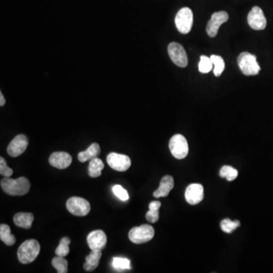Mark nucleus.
<instances>
[{"mask_svg": "<svg viewBox=\"0 0 273 273\" xmlns=\"http://www.w3.org/2000/svg\"><path fill=\"white\" fill-rule=\"evenodd\" d=\"M1 187L5 193L11 196H23L28 193L30 184L24 177L17 179L5 178L1 180Z\"/></svg>", "mask_w": 273, "mask_h": 273, "instance_id": "1", "label": "nucleus"}, {"mask_svg": "<svg viewBox=\"0 0 273 273\" xmlns=\"http://www.w3.org/2000/svg\"><path fill=\"white\" fill-rule=\"evenodd\" d=\"M40 245L37 240H27L21 244L18 250V258L22 264H29L34 262L38 257Z\"/></svg>", "mask_w": 273, "mask_h": 273, "instance_id": "2", "label": "nucleus"}, {"mask_svg": "<svg viewBox=\"0 0 273 273\" xmlns=\"http://www.w3.org/2000/svg\"><path fill=\"white\" fill-rule=\"evenodd\" d=\"M238 65L242 73L247 76L257 75L261 72V67L257 63L256 56L247 52L239 55Z\"/></svg>", "mask_w": 273, "mask_h": 273, "instance_id": "3", "label": "nucleus"}, {"mask_svg": "<svg viewBox=\"0 0 273 273\" xmlns=\"http://www.w3.org/2000/svg\"><path fill=\"white\" fill-rule=\"evenodd\" d=\"M154 234L155 231L151 225H142L131 229L128 234V238L131 242L140 245L150 241L154 238Z\"/></svg>", "mask_w": 273, "mask_h": 273, "instance_id": "4", "label": "nucleus"}, {"mask_svg": "<svg viewBox=\"0 0 273 273\" xmlns=\"http://www.w3.org/2000/svg\"><path fill=\"white\" fill-rule=\"evenodd\" d=\"M193 15L190 8H182L177 13L175 19L176 27L179 32L183 34H188L193 25Z\"/></svg>", "mask_w": 273, "mask_h": 273, "instance_id": "5", "label": "nucleus"}, {"mask_svg": "<svg viewBox=\"0 0 273 273\" xmlns=\"http://www.w3.org/2000/svg\"><path fill=\"white\" fill-rule=\"evenodd\" d=\"M170 150L175 158L182 160L188 154V144L187 140L182 134H176L170 141Z\"/></svg>", "mask_w": 273, "mask_h": 273, "instance_id": "6", "label": "nucleus"}, {"mask_svg": "<svg viewBox=\"0 0 273 273\" xmlns=\"http://www.w3.org/2000/svg\"><path fill=\"white\" fill-rule=\"evenodd\" d=\"M66 207L69 212L76 216H87L91 211L89 202L79 196H72L69 198L66 203Z\"/></svg>", "mask_w": 273, "mask_h": 273, "instance_id": "7", "label": "nucleus"}, {"mask_svg": "<svg viewBox=\"0 0 273 273\" xmlns=\"http://www.w3.org/2000/svg\"><path fill=\"white\" fill-rule=\"evenodd\" d=\"M168 53L173 63L181 68H185L188 64L187 53L184 47L178 43H170L168 47Z\"/></svg>", "mask_w": 273, "mask_h": 273, "instance_id": "8", "label": "nucleus"}, {"mask_svg": "<svg viewBox=\"0 0 273 273\" xmlns=\"http://www.w3.org/2000/svg\"><path fill=\"white\" fill-rule=\"evenodd\" d=\"M108 165L112 170L118 172H125L131 167V159L126 155L111 153L106 158Z\"/></svg>", "mask_w": 273, "mask_h": 273, "instance_id": "9", "label": "nucleus"}, {"mask_svg": "<svg viewBox=\"0 0 273 273\" xmlns=\"http://www.w3.org/2000/svg\"><path fill=\"white\" fill-rule=\"evenodd\" d=\"M229 20V14L225 11H218L212 14L210 20L206 26V32L210 37L217 35L219 27L223 23Z\"/></svg>", "mask_w": 273, "mask_h": 273, "instance_id": "10", "label": "nucleus"}, {"mask_svg": "<svg viewBox=\"0 0 273 273\" xmlns=\"http://www.w3.org/2000/svg\"><path fill=\"white\" fill-rule=\"evenodd\" d=\"M248 22L251 28L256 30H264L267 27V18L260 7H253L248 16Z\"/></svg>", "mask_w": 273, "mask_h": 273, "instance_id": "11", "label": "nucleus"}, {"mask_svg": "<svg viewBox=\"0 0 273 273\" xmlns=\"http://www.w3.org/2000/svg\"><path fill=\"white\" fill-rule=\"evenodd\" d=\"M28 146V139L24 134H18L8 144L7 153L12 157H17L25 151Z\"/></svg>", "mask_w": 273, "mask_h": 273, "instance_id": "12", "label": "nucleus"}, {"mask_svg": "<svg viewBox=\"0 0 273 273\" xmlns=\"http://www.w3.org/2000/svg\"><path fill=\"white\" fill-rule=\"evenodd\" d=\"M88 246L92 250H101L105 248L107 243V237L102 230H95L91 232L87 238Z\"/></svg>", "mask_w": 273, "mask_h": 273, "instance_id": "13", "label": "nucleus"}, {"mask_svg": "<svg viewBox=\"0 0 273 273\" xmlns=\"http://www.w3.org/2000/svg\"><path fill=\"white\" fill-rule=\"evenodd\" d=\"M49 162L55 168L65 170L72 164V158L66 152H55L50 156Z\"/></svg>", "mask_w": 273, "mask_h": 273, "instance_id": "14", "label": "nucleus"}, {"mask_svg": "<svg viewBox=\"0 0 273 273\" xmlns=\"http://www.w3.org/2000/svg\"><path fill=\"white\" fill-rule=\"evenodd\" d=\"M185 199L190 205L198 204L203 199V187L200 184H191L185 190Z\"/></svg>", "mask_w": 273, "mask_h": 273, "instance_id": "15", "label": "nucleus"}, {"mask_svg": "<svg viewBox=\"0 0 273 273\" xmlns=\"http://www.w3.org/2000/svg\"><path fill=\"white\" fill-rule=\"evenodd\" d=\"M174 179L172 176H166L160 181V187L154 192V196L157 198L166 197L170 194L174 187Z\"/></svg>", "mask_w": 273, "mask_h": 273, "instance_id": "16", "label": "nucleus"}, {"mask_svg": "<svg viewBox=\"0 0 273 273\" xmlns=\"http://www.w3.org/2000/svg\"><path fill=\"white\" fill-rule=\"evenodd\" d=\"M34 216L30 212H18L14 215V223L22 229H29L31 228L33 222H34Z\"/></svg>", "mask_w": 273, "mask_h": 273, "instance_id": "17", "label": "nucleus"}, {"mask_svg": "<svg viewBox=\"0 0 273 273\" xmlns=\"http://www.w3.org/2000/svg\"><path fill=\"white\" fill-rule=\"evenodd\" d=\"M102 257L101 250H92L91 254L87 256L86 262L84 264L85 271L92 272L99 266V261Z\"/></svg>", "mask_w": 273, "mask_h": 273, "instance_id": "18", "label": "nucleus"}, {"mask_svg": "<svg viewBox=\"0 0 273 273\" xmlns=\"http://www.w3.org/2000/svg\"><path fill=\"white\" fill-rule=\"evenodd\" d=\"M99 154H100V147L96 143H93L85 151L80 152L78 155V159L81 163H85L88 160L96 158Z\"/></svg>", "mask_w": 273, "mask_h": 273, "instance_id": "19", "label": "nucleus"}, {"mask_svg": "<svg viewBox=\"0 0 273 273\" xmlns=\"http://www.w3.org/2000/svg\"><path fill=\"white\" fill-rule=\"evenodd\" d=\"M104 169V163L100 159H92L88 166V175L91 178H97L102 175V170Z\"/></svg>", "mask_w": 273, "mask_h": 273, "instance_id": "20", "label": "nucleus"}, {"mask_svg": "<svg viewBox=\"0 0 273 273\" xmlns=\"http://www.w3.org/2000/svg\"><path fill=\"white\" fill-rule=\"evenodd\" d=\"M0 239L3 241L7 246H12L15 244L16 238L11 234V229L6 224L0 225Z\"/></svg>", "mask_w": 273, "mask_h": 273, "instance_id": "21", "label": "nucleus"}, {"mask_svg": "<svg viewBox=\"0 0 273 273\" xmlns=\"http://www.w3.org/2000/svg\"><path fill=\"white\" fill-rule=\"evenodd\" d=\"M161 206V203L160 201H152L149 204V211L146 214V219L148 222L151 223H155L159 220L160 213L159 209Z\"/></svg>", "mask_w": 273, "mask_h": 273, "instance_id": "22", "label": "nucleus"}, {"mask_svg": "<svg viewBox=\"0 0 273 273\" xmlns=\"http://www.w3.org/2000/svg\"><path fill=\"white\" fill-rule=\"evenodd\" d=\"M112 266L117 271L131 270V261L124 257H114L112 259Z\"/></svg>", "mask_w": 273, "mask_h": 273, "instance_id": "23", "label": "nucleus"}, {"mask_svg": "<svg viewBox=\"0 0 273 273\" xmlns=\"http://www.w3.org/2000/svg\"><path fill=\"white\" fill-rule=\"evenodd\" d=\"M210 59L212 60V64L214 66L213 72H214L215 76L219 77L225 69L224 59L221 56H216V55H212L210 56Z\"/></svg>", "mask_w": 273, "mask_h": 273, "instance_id": "24", "label": "nucleus"}, {"mask_svg": "<svg viewBox=\"0 0 273 273\" xmlns=\"http://www.w3.org/2000/svg\"><path fill=\"white\" fill-rule=\"evenodd\" d=\"M241 225L239 221H232L229 219H225L221 222L220 227L222 231L227 234H231L236 230Z\"/></svg>", "mask_w": 273, "mask_h": 273, "instance_id": "25", "label": "nucleus"}, {"mask_svg": "<svg viewBox=\"0 0 273 273\" xmlns=\"http://www.w3.org/2000/svg\"><path fill=\"white\" fill-rule=\"evenodd\" d=\"M52 265L56 269L58 273H66L68 272V261L64 257H59L53 258Z\"/></svg>", "mask_w": 273, "mask_h": 273, "instance_id": "26", "label": "nucleus"}, {"mask_svg": "<svg viewBox=\"0 0 273 273\" xmlns=\"http://www.w3.org/2000/svg\"><path fill=\"white\" fill-rule=\"evenodd\" d=\"M71 240L69 238H63L59 242V246L56 249V254L59 257H65L69 254V245Z\"/></svg>", "mask_w": 273, "mask_h": 273, "instance_id": "27", "label": "nucleus"}, {"mask_svg": "<svg viewBox=\"0 0 273 273\" xmlns=\"http://www.w3.org/2000/svg\"><path fill=\"white\" fill-rule=\"evenodd\" d=\"M219 175L220 177L225 178L227 181L232 182L238 177V170H235L232 166H225L221 169Z\"/></svg>", "mask_w": 273, "mask_h": 273, "instance_id": "28", "label": "nucleus"}, {"mask_svg": "<svg viewBox=\"0 0 273 273\" xmlns=\"http://www.w3.org/2000/svg\"><path fill=\"white\" fill-rule=\"evenodd\" d=\"M212 66H213V64H212L210 58L207 57L206 56H201L198 66L200 72L203 74L209 73L212 70Z\"/></svg>", "mask_w": 273, "mask_h": 273, "instance_id": "29", "label": "nucleus"}, {"mask_svg": "<svg viewBox=\"0 0 273 273\" xmlns=\"http://www.w3.org/2000/svg\"><path fill=\"white\" fill-rule=\"evenodd\" d=\"M112 191H113L114 194L122 201H126L129 199V195H128L127 190L119 184L114 185L112 187Z\"/></svg>", "mask_w": 273, "mask_h": 273, "instance_id": "30", "label": "nucleus"}, {"mask_svg": "<svg viewBox=\"0 0 273 273\" xmlns=\"http://www.w3.org/2000/svg\"><path fill=\"white\" fill-rule=\"evenodd\" d=\"M0 174L5 178H9L12 176L13 170L7 166L6 162L3 157H0Z\"/></svg>", "mask_w": 273, "mask_h": 273, "instance_id": "31", "label": "nucleus"}, {"mask_svg": "<svg viewBox=\"0 0 273 273\" xmlns=\"http://www.w3.org/2000/svg\"><path fill=\"white\" fill-rule=\"evenodd\" d=\"M5 103V97H4L3 94H2V92H0V105L1 106H3Z\"/></svg>", "mask_w": 273, "mask_h": 273, "instance_id": "32", "label": "nucleus"}]
</instances>
